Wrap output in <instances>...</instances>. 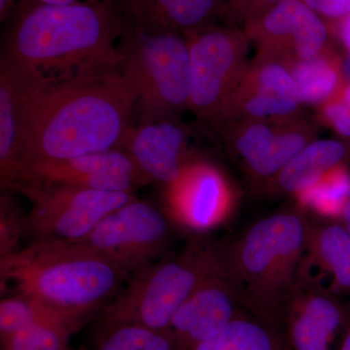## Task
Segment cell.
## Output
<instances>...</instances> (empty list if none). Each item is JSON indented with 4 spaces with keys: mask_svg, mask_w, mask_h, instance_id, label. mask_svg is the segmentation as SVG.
Returning <instances> with one entry per match:
<instances>
[{
    "mask_svg": "<svg viewBox=\"0 0 350 350\" xmlns=\"http://www.w3.org/2000/svg\"><path fill=\"white\" fill-rule=\"evenodd\" d=\"M40 76L3 55L0 66V185L12 191L23 178L21 163L25 98Z\"/></svg>",
    "mask_w": 350,
    "mask_h": 350,
    "instance_id": "obj_17",
    "label": "cell"
},
{
    "mask_svg": "<svg viewBox=\"0 0 350 350\" xmlns=\"http://www.w3.org/2000/svg\"><path fill=\"white\" fill-rule=\"evenodd\" d=\"M117 48L120 75L135 94L142 122L177 119L189 108L191 66L185 36L124 25Z\"/></svg>",
    "mask_w": 350,
    "mask_h": 350,
    "instance_id": "obj_6",
    "label": "cell"
},
{
    "mask_svg": "<svg viewBox=\"0 0 350 350\" xmlns=\"http://www.w3.org/2000/svg\"><path fill=\"white\" fill-rule=\"evenodd\" d=\"M244 312L236 289L223 271L189 297L165 332L176 350H187L217 335Z\"/></svg>",
    "mask_w": 350,
    "mask_h": 350,
    "instance_id": "obj_16",
    "label": "cell"
},
{
    "mask_svg": "<svg viewBox=\"0 0 350 350\" xmlns=\"http://www.w3.org/2000/svg\"><path fill=\"white\" fill-rule=\"evenodd\" d=\"M187 131L177 119L142 122L133 128L125 149L147 179L163 187L172 184L193 158Z\"/></svg>",
    "mask_w": 350,
    "mask_h": 350,
    "instance_id": "obj_18",
    "label": "cell"
},
{
    "mask_svg": "<svg viewBox=\"0 0 350 350\" xmlns=\"http://www.w3.org/2000/svg\"><path fill=\"white\" fill-rule=\"evenodd\" d=\"M297 206L313 217L340 221L350 202V170L342 163L294 197Z\"/></svg>",
    "mask_w": 350,
    "mask_h": 350,
    "instance_id": "obj_24",
    "label": "cell"
},
{
    "mask_svg": "<svg viewBox=\"0 0 350 350\" xmlns=\"http://www.w3.org/2000/svg\"><path fill=\"white\" fill-rule=\"evenodd\" d=\"M123 29L113 0L24 7L4 55L47 82L109 75L118 72Z\"/></svg>",
    "mask_w": 350,
    "mask_h": 350,
    "instance_id": "obj_2",
    "label": "cell"
},
{
    "mask_svg": "<svg viewBox=\"0 0 350 350\" xmlns=\"http://www.w3.org/2000/svg\"><path fill=\"white\" fill-rule=\"evenodd\" d=\"M80 0H19L17 8H24V7L44 5V6H64L71 5V4L78 3Z\"/></svg>",
    "mask_w": 350,
    "mask_h": 350,
    "instance_id": "obj_32",
    "label": "cell"
},
{
    "mask_svg": "<svg viewBox=\"0 0 350 350\" xmlns=\"http://www.w3.org/2000/svg\"><path fill=\"white\" fill-rule=\"evenodd\" d=\"M350 329L347 303L304 261L300 276L285 304L280 330L291 350H340Z\"/></svg>",
    "mask_w": 350,
    "mask_h": 350,
    "instance_id": "obj_11",
    "label": "cell"
},
{
    "mask_svg": "<svg viewBox=\"0 0 350 350\" xmlns=\"http://www.w3.org/2000/svg\"><path fill=\"white\" fill-rule=\"evenodd\" d=\"M135 96L118 72L59 82L39 79L25 98L21 163L125 149Z\"/></svg>",
    "mask_w": 350,
    "mask_h": 350,
    "instance_id": "obj_1",
    "label": "cell"
},
{
    "mask_svg": "<svg viewBox=\"0 0 350 350\" xmlns=\"http://www.w3.org/2000/svg\"><path fill=\"white\" fill-rule=\"evenodd\" d=\"M308 220V214L296 204L260 219L230 241L217 243L225 275L243 310L278 330L305 261Z\"/></svg>",
    "mask_w": 350,
    "mask_h": 350,
    "instance_id": "obj_4",
    "label": "cell"
},
{
    "mask_svg": "<svg viewBox=\"0 0 350 350\" xmlns=\"http://www.w3.org/2000/svg\"><path fill=\"white\" fill-rule=\"evenodd\" d=\"M340 350H350V329L349 332H347V335H345L344 342H342Z\"/></svg>",
    "mask_w": 350,
    "mask_h": 350,
    "instance_id": "obj_37",
    "label": "cell"
},
{
    "mask_svg": "<svg viewBox=\"0 0 350 350\" xmlns=\"http://www.w3.org/2000/svg\"><path fill=\"white\" fill-rule=\"evenodd\" d=\"M19 0H0V20L4 22L16 11Z\"/></svg>",
    "mask_w": 350,
    "mask_h": 350,
    "instance_id": "obj_34",
    "label": "cell"
},
{
    "mask_svg": "<svg viewBox=\"0 0 350 350\" xmlns=\"http://www.w3.org/2000/svg\"><path fill=\"white\" fill-rule=\"evenodd\" d=\"M223 131L253 190L262 195L287 163L315 140L314 129L299 114L247 120Z\"/></svg>",
    "mask_w": 350,
    "mask_h": 350,
    "instance_id": "obj_10",
    "label": "cell"
},
{
    "mask_svg": "<svg viewBox=\"0 0 350 350\" xmlns=\"http://www.w3.org/2000/svg\"><path fill=\"white\" fill-rule=\"evenodd\" d=\"M293 76L301 103L321 105L345 82L342 64L330 45L317 56L285 64Z\"/></svg>",
    "mask_w": 350,
    "mask_h": 350,
    "instance_id": "obj_22",
    "label": "cell"
},
{
    "mask_svg": "<svg viewBox=\"0 0 350 350\" xmlns=\"http://www.w3.org/2000/svg\"><path fill=\"white\" fill-rule=\"evenodd\" d=\"M227 9L230 16L245 25L257 19V0H227Z\"/></svg>",
    "mask_w": 350,
    "mask_h": 350,
    "instance_id": "obj_31",
    "label": "cell"
},
{
    "mask_svg": "<svg viewBox=\"0 0 350 350\" xmlns=\"http://www.w3.org/2000/svg\"><path fill=\"white\" fill-rule=\"evenodd\" d=\"M27 232V214L6 192L0 200V258L18 250L21 237Z\"/></svg>",
    "mask_w": 350,
    "mask_h": 350,
    "instance_id": "obj_28",
    "label": "cell"
},
{
    "mask_svg": "<svg viewBox=\"0 0 350 350\" xmlns=\"http://www.w3.org/2000/svg\"><path fill=\"white\" fill-rule=\"evenodd\" d=\"M349 145L338 140H313L287 163L265 195L294 198L327 172L342 163H349Z\"/></svg>",
    "mask_w": 350,
    "mask_h": 350,
    "instance_id": "obj_21",
    "label": "cell"
},
{
    "mask_svg": "<svg viewBox=\"0 0 350 350\" xmlns=\"http://www.w3.org/2000/svg\"><path fill=\"white\" fill-rule=\"evenodd\" d=\"M103 327L94 350H176L165 332L135 324Z\"/></svg>",
    "mask_w": 350,
    "mask_h": 350,
    "instance_id": "obj_26",
    "label": "cell"
},
{
    "mask_svg": "<svg viewBox=\"0 0 350 350\" xmlns=\"http://www.w3.org/2000/svg\"><path fill=\"white\" fill-rule=\"evenodd\" d=\"M338 36L340 42L349 53L350 57V14L336 25Z\"/></svg>",
    "mask_w": 350,
    "mask_h": 350,
    "instance_id": "obj_33",
    "label": "cell"
},
{
    "mask_svg": "<svg viewBox=\"0 0 350 350\" xmlns=\"http://www.w3.org/2000/svg\"><path fill=\"white\" fill-rule=\"evenodd\" d=\"M340 222L344 223L345 227L350 232V202L345 206L344 213H342V217H340Z\"/></svg>",
    "mask_w": 350,
    "mask_h": 350,
    "instance_id": "obj_36",
    "label": "cell"
},
{
    "mask_svg": "<svg viewBox=\"0 0 350 350\" xmlns=\"http://www.w3.org/2000/svg\"><path fill=\"white\" fill-rule=\"evenodd\" d=\"M319 117L340 137L350 138V81H345L337 93L319 105Z\"/></svg>",
    "mask_w": 350,
    "mask_h": 350,
    "instance_id": "obj_29",
    "label": "cell"
},
{
    "mask_svg": "<svg viewBox=\"0 0 350 350\" xmlns=\"http://www.w3.org/2000/svg\"><path fill=\"white\" fill-rule=\"evenodd\" d=\"M1 285L38 301L75 332L114 299L129 276L83 241L36 239L0 258Z\"/></svg>",
    "mask_w": 350,
    "mask_h": 350,
    "instance_id": "obj_3",
    "label": "cell"
},
{
    "mask_svg": "<svg viewBox=\"0 0 350 350\" xmlns=\"http://www.w3.org/2000/svg\"><path fill=\"white\" fill-rule=\"evenodd\" d=\"M305 264L328 275L335 293L350 295V232L344 223L308 216Z\"/></svg>",
    "mask_w": 350,
    "mask_h": 350,
    "instance_id": "obj_20",
    "label": "cell"
},
{
    "mask_svg": "<svg viewBox=\"0 0 350 350\" xmlns=\"http://www.w3.org/2000/svg\"><path fill=\"white\" fill-rule=\"evenodd\" d=\"M71 335L56 324H33L0 338L1 350H73L69 345Z\"/></svg>",
    "mask_w": 350,
    "mask_h": 350,
    "instance_id": "obj_27",
    "label": "cell"
},
{
    "mask_svg": "<svg viewBox=\"0 0 350 350\" xmlns=\"http://www.w3.org/2000/svg\"><path fill=\"white\" fill-rule=\"evenodd\" d=\"M13 190L31 202L27 232L36 239L82 241L108 214L135 199L133 193L108 192L27 179Z\"/></svg>",
    "mask_w": 350,
    "mask_h": 350,
    "instance_id": "obj_7",
    "label": "cell"
},
{
    "mask_svg": "<svg viewBox=\"0 0 350 350\" xmlns=\"http://www.w3.org/2000/svg\"><path fill=\"white\" fill-rule=\"evenodd\" d=\"M223 271L217 244L193 234L176 256L151 262L129 276L101 310V324H135L165 332L189 297Z\"/></svg>",
    "mask_w": 350,
    "mask_h": 350,
    "instance_id": "obj_5",
    "label": "cell"
},
{
    "mask_svg": "<svg viewBox=\"0 0 350 350\" xmlns=\"http://www.w3.org/2000/svg\"><path fill=\"white\" fill-rule=\"evenodd\" d=\"M165 213L174 225L202 234L227 223L239 204V193L220 167L192 158L165 187Z\"/></svg>",
    "mask_w": 350,
    "mask_h": 350,
    "instance_id": "obj_12",
    "label": "cell"
},
{
    "mask_svg": "<svg viewBox=\"0 0 350 350\" xmlns=\"http://www.w3.org/2000/svg\"><path fill=\"white\" fill-rule=\"evenodd\" d=\"M282 0H257V19Z\"/></svg>",
    "mask_w": 350,
    "mask_h": 350,
    "instance_id": "obj_35",
    "label": "cell"
},
{
    "mask_svg": "<svg viewBox=\"0 0 350 350\" xmlns=\"http://www.w3.org/2000/svg\"><path fill=\"white\" fill-rule=\"evenodd\" d=\"M186 38L191 66L188 109L215 125L247 66V36L237 29L213 25Z\"/></svg>",
    "mask_w": 350,
    "mask_h": 350,
    "instance_id": "obj_8",
    "label": "cell"
},
{
    "mask_svg": "<svg viewBox=\"0 0 350 350\" xmlns=\"http://www.w3.org/2000/svg\"><path fill=\"white\" fill-rule=\"evenodd\" d=\"M258 56L288 64L317 56L328 46L325 21L301 0H282L245 25Z\"/></svg>",
    "mask_w": 350,
    "mask_h": 350,
    "instance_id": "obj_14",
    "label": "cell"
},
{
    "mask_svg": "<svg viewBox=\"0 0 350 350\" xmlns=\"http://www.w3.org/2000/svg\"><path fill=\"white\" fill-rule=\"evenodd\" d=\"M347 306H349V310H350V299H349V301H347Z\"/></svg>",
    "mask_w": 350,
    "mask_h": 350,
    "instance_id": "obj_38",
    "label": "cell"
},
{
    "mask_svg": "<svg viewBox=\"0 0 350 350\" xmlns=\"http://www.w3.org/2000/svg\"><path fill=\"white\" fill-rule=\"evenodd\" d=\"M187 350H291L282 332L244 312L220 333Z\"/></svg>",
    "mask_w": 350,
    "mask_h": 350,
    "instance_id": "obj_23",
    "label": "cell"
},
{
    "mask_svg": "<svg viewBox=\"0 0 350 350\" xmlns=\"http://www.w3.org/2000/svg\"><path fill=\"white\" fill-rule=\"evenodd\" d=\"M27 179L126 193H133L138 186L150 183L130 154L122 149L64 160L33 161L25 163L20 182Z\"/></svg>",
    "mask_w": 350,
    "mask_h": 350,
    "instance_id": "obj_15",
    "label": "cell"
},
{
    "mask_svg": "<svg viewBox=\"0 0 350 350\" xmlns=\"http://www.w3.org/2000/svg\"><path fill=\"white\" fill-rule=\"evenodd\" d=\"M52 323L75 332L56 313L22 294L6 297L0 301V338L8 337L25 327Z\"/></svg>",
    "mask_w": 350,
    "mask_h": 350,
    "instance_id": "obj_25",
    "label": "cell"
},
{
    "mask_svg": "<svg viewBox=\"0 0 350 350\" xmlns=\"http://www.w3.org/2000/svg\"><path fill=\"white\" fill-rule=\"evenodd\" d=\"M225 0H113L125 27L146 32L189 36L207 27Z\"/></svg>",
    "mask_w": 350,
    "mask_h": 350,
    "instance_id": "obj_19",
    "label": "cell"
},
{
    "mask_svg": "<svg viewBox=\"0 0 350 350\" xmlns=\"http://www.w3.org/2000/svg\"><path fill=\"white\" fill-rule=\"evenodd\" d=\"M301 103L298 88L287 66L257 55L246 66L215 126L224 130L247 120L293 116L298 114Z\"/></svg>",
    "mask_w": 350,
    "mask_h": 350,
    "instance_id": "obj_13",
    "label": "cell"
},
{
    "mask_svg": "<svg viewBox=\"0 0 350 350\" xmlns=\"http://www.w3.org/2000/svg\"><path fill=\"white\" fill-rule=\"evenodd\" d=\"M327 24L345 19L350 14V0H301Z\"/></svg>",
    "mask_w": 350,
    "mask_h": 350,
    "instance_id": "obj_30",
    "label": "cell"
},
{
    "mask_svg": "<svg viewBox=\"0 0 350 350\" xmlns=\"http://www.w3.org/2000/svg\"><path fill=\"white\" fill-rule=\"evenodd\" d=\"M172 225L165 211L135 198L108 214L82 241L130 276L163 259Z\"/></svg>",
    "mask_w": 350,
    "mask_h": 350,
    "instance_id": "obj_9",
    "label": "cell"
}]
</instances>
